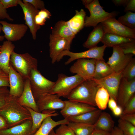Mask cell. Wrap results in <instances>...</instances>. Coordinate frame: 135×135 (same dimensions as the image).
Listing matches in <instances>:
<instances>
[{
  "label": "cell",
  "instance_id": "9a60e30c",
  "mask_svg": "<svg viewBox=\"0 0 135 135\" xmlns=\"http://www.w3.org/2000/svg\"><path fill=\"white\" fill-rule=\"evenodd\" d=\"M135 92V79L129 81L122 78L118 90L117 102L123 109Z\"/></svg>",
  "mask_w": 135,
  "mask_h": 135
},
{
  "label": "cell",
  "instance_id": "e0dca14e",
  "mask_svg": "<svg viewBox=\"0 0 135 135\" xmlns=\"http://www.w3.org/2000/svg\"><path fill=\"white\" fill-rule=\"evenodd\" d=\"M10 87L9 95L18 98L22 94L26 80L10 64L8 74Z\"/></svg>",
  "mask_w": 135,
  "mask_h": 135
},
{
  "label": "cell",
  "instance_id": "680465c9",
  "mask_svg": "<svg viewBox=\"0 0 135 135\" xmlns=\"http://www.w3.org/2000/svg\"><path fill=\"white\" fill-rule=\"evenodd\" d=\"M1 46L0 45V48L1 47Z\"/></svg>",
  "mask_w": 135,
  "mask_h": 135
},
{
  "label": "cell",
  "instance_id": "f546056e",
  "mask_svg": "<svg viewBox=\"0 0 135 135\" xmlns=\"http://www.w3.org/2000/svg\"><path fill=\"white\" fill-rule=\"evenodd\" d=\"M114 72L104 60H96L93 79H102Z\"/></svg>",
  "mask_w": 135,
  "mask_h": 135
},
{
  "label": "cell",
  "instance_id": "6f0895ef",
  "mask_svg": "<svg viewBox=\"0 0 135 135\" xmlns=\"http://www.w3.org/2000/svg\"><path fill=\"white\" fill-rule=\"evenodd\" d=\"M48 135H56L55 132H54V129H52Z\"/></svg>",
  "mask_w": 135,
  "mask_h": 135
},
{
  "label": "cell",
  "instance_id": "1f68e13d",
  "mask_svg": "<svg viewBox=\"0 0 135 135\" xmlns=\"http://www.w3.org/2000/svg\"><path fill=\"white\" fill-rule=\"evenodd\" d=\"M110 97V94L106 90L102 87H100L95 97L96 106L101 110H105L106 108Z\"/></svg>",
  "mask_w": 135,
  "mask_h": 135
},
{
  "label": "cell",
  "instance_id": "7402d4cb",
  "mask_svg": "<svg viewBox=\"0 0 135 135\" xmlns=\"http://www.w3.org/2000/svg\"><path fill=\"white\" fill-rule=\"evenodd\" d=\"M106 33L103 27L100 23L94 28L89 35L86 41L83 44L84 47L89 49L97 46L102 40Z\"/></svg>",
  "mask_w": 135,
  "mask_h": 135
},
{
  "label": "cell",
  "instance_id": "5b68a950",
  "mask_svg": "<svg viewBox=\"0 0 135 135\" xmlns=\"http://www.w3.org/2000/svg\"><path fill=\"white\" fill-rule=\"evenodd\" d=\"M89 11L90 15L86 16L84 27H94L100 23L112 17H115L118 14L116 11L109 12L106 11L100 5L98 0H93L90 4L85 6Z\"/></svg>",
  "mask_w": 135,
  "mask_h": 135
},
{
  "label": "cell",
  "instance_id": "f1b7e54d",
  "mask_svg": "<svg viewBox=\"0 0 135 135\" xmlns=\"http://www.w3.org/2000/svg\"><path fill=\"white\" fill-rule=\"evenodd\" d=\"M135 39L125 37L117 35L106 33L101 42L107 47H113L127 42L135 40Z\"/></svg>",
  "mask_w": 135,
  "mask_h": 135
},
{
  "label": "cell",
  "instance_id": "8fae6325",
  "mask_svg": "<svg viewBox=\"0 0 135 135\" xmlns=\"http://www.w3.org/2000/svg\"><path fill=\"white\" fill-rule=\"evenodd\" d=\"M122 72H114L103 78L92 80L99 87H102L106 90L110 97L113 98L117 102L118 90L122 77Z\"/></svg>",
  "mask_w": 135,
  "mask_h": 135
},
{
  "label": "cell",
  "instance_id": "484cf974",
  "mask_svg": "<svg viewBox=\"0 0 135 135\" xmlns=\"http://www.w3.org/2000/svg\"><path fill=\"white\" fill-rule=\"evenodd\" d=\"M86 12L83 9L75 11L74 15L69 20L66 21L68 26L76 35L84 27Z\"/></svg>",
  "mask_w": 135,
  "mask_h": 135
},
{
  "label": "cell",
  "instance_id": "4fadbf2b",
  "mask_svg": "<svg viewBox=\"0 0 135 135\" xmlns=\"http://www.w3.org/2000/svg\"><path fill=\"white\" fill-rule=\"evenodd\" d=\"M49 43L50 56L52 64L58 62L59 56L65 50H70L72 43L68 40L50 34Z\"/></svg>",
  "mask_w": 135,
  "mask_h": 135
},
{
  "label": "cell",
  "instance_id": "ab89813d",
  "mask_svg": "<svg viewBox=\"0 0 135 135\" xmlns=\"http://www.w3.org/2000/svg\"><path fill=\"white\" fill-rule=\"evenodd\" d=\"M9 95V90L8 87L0 88V108L5 104L6 98Z\"/></svg>",
  "mask_w": 135,
  "mask_h": 135
},
{
  "label": "cell",
  "instance_id": "836d02e7",
  "mask_svg": "<svg viewBox=\"0 0 135 135\" xmlns=\"http://www.w3.org/2000/svg\"><path fill=\"white\" fill-rule=\"evenodd\" d=\"M122 78L130 81L135 79V58H133L122 72Z\"/></svg>",
  "mask_w": 135,
  "mask_h": 135
},
{
  "label": "cell",
  "instance_id": "52a82bcc",
  "mask_svg": "<svg viewBox=\"0 0 135 135\" xmlns=\"http://www.w3.org/2000/svg\"><path fill=\"white\" fill-rule=\"evenodd\" d=\"M107 47L104 45L92 48L86 51L79 52H71L70 50H65L62 52L60 55L58 60L59 62L63 56H67L69 58L65 63L68 65L73 61L80 58L93 59L98 60H104L103 57L104 52Z\"/></svg>",
  "mask_w": 135,
  "mask_h": 135
},
{
  "label": "cell",
  "instance_id": "8992f818",
  "mask_svg": "<svg viewBox=\"0 0 135 135\" xmlns=\"http://www.w3.org/2000/svg\"><path fill=\"white\" fill-rule=\"evenodd\" d=\"M29 79L35 100L40 97L48 94L55 83L45 78L38 69L32 70Z\"/></svg>",
  "mask_w": 135,
  "mask_h": 135
},
{
  "label": "cell",
  "instance_id": "603a6c76",
  "mask_svg": "<svg viewBox=\"0 0 135 135\" xmlns=\"http://www.w3.org/2000/svg\"><path fill=\"white\" fill-rule=\"evenodd\" d=\"M32 120H28L20 124L0 131V135H32Z\"/></svg>",
  "mask_w": 135,
  "mask_h": 135
},
{
  "label": "cell",
  "instance_id": "816d5d0a",
  "mask_svg": "<svg viewBox=\"0 0 135 135\" xmlns=\"http://www.w3.org/2000/svg\"><path fill=\"white\" fill-rule=\"evenodd\" d=\"M128 0H112V2L116 6H126Z\"/></svg>",
  "mask_w": 135,
  "mask_h": 135
},
{
  "label": "cell",
  "instance_id": "7a4b0ae2",
  "mask_svg": "<svg viewBox=\"0 0 135 135\" xmlns=\"http://www.w3.org/2000/svg\"><path fill=\"white\" fill-rule=\"evenodd\" d=\"M99 88L92 80H84L72 90L67 98L72 102L95 107V96Z\"/></svg>",
  "mask_w": 135,
  "mask_h": 135
},
{
  "label": "cell",
  "instance_id": "d4e9b609",
  "mask_svg": "<svg viewBox=\"0 0 135 135\" xmlns=\"http://www.w3.org/2000/svg\"><path fill=\"white\" fill-rule=\"evenodd\" d=\"M102 110L97 108L82 114L66 118L70 122L94 125L102 112Z\"/></svg>",
  "mask_w": 135,
  "mask_h": 135
},
{
  "label": "cell",
  "instance_id": "7bdbcfd3",
  "mask_svg": "<svg viewBox=\"0 0 135 135\" xmlns=\"http://www.w3.org/2000/svg\"><path fill=\"white\" fill-rule=\"evenodd\" d=\"M120 118L128 122L135 126V113L122 114Z\"/></svg>",
  "mask_w": 135,
  "mask_h": 135
},
{
  "label": "cell",
  "instance_id": "681fc988",
  "mask_svg": "<svg viewBox=\"0 0 135 135\" xmlns=\"http://www.w3.org/2000/svg\"><path fill=\"white\" fill-rule=\"evenodd\" d=\"M7 122L5 119L0 116V131L8 128Z\"/></svg>",
  "mask_w": 135,
  "mask_h": 135
},
{
  "label": "cell",
  "instance_id": "83f0119b",
  "mask_svg": "<svg viewBox=\"0 0 135 135\" xmlns=\"http://www.w3.org/2000/svg\"><path fill=\"white\" fill-rule=\"evenodd\" d=\"M114 122L110 115L105 112H102L98 120L94 124V128L110 132L114 128Z\"/></svg>",
  "mask_w": 135,
  "mask_h": 135
},
{
  "label": "cell",
  "instance_id": "3957f363",
  "mask_svg": "<svg viewBox=\"0 0 135 135\" xmlns=\"http://www.w3.org/2000/svg\"><path fill=\"white\" fill-rule=\"evenodd\" d=\"M10 63L14 68L25 80L29 79L32 71L38 69V60L28 53L18 54L14 51Z\"/></svg>",
  "mask_w": 135,
  "mask_h": 135
},
{
  "label": "cell",
  "instance_id": "6da1fadb",
  "mask_svg": "<svg viewBox=\"0 0 135 135\" xmlns=\"http://www.w3.org/2000/svg\"><path fill=\"white\" fill-rule=\"evenodd\" d=\"M18 98L10 95L4 105L0 108V116L6 121L8 128L20 124L28 120H32L30 113L18 102Z\"/></svg>",
  "mask_w": 135,
  "mask_h": 135
},
{
  "label": "cell",
  "instance_id": "94428289",
  "mask_svg": "<svg viewBox=\"0 0 135 135\" xmlns=\"http://www.w3.org/2000/svg\"></svg>",
  "mask_w": 135,
  "mask_h": 135
},
{
  "label": "cell",
  "instance_id": "11a10c76",
  "mask_svg": "<svg viewBox=\"0 0 135 135\" xmlns=\"http://www.w3.org/2000/svg\"><path fill=\"white\" fill-rule=\"evenodd\" d=\"M2 26L0 24V33L2 30ZM4 36L0 35V41H2L4 39Z\"/></svg>",
  "mask_w": 135,
  "mask_h": 135
},
{
  "label": "cell",
  "instance_id": "c3c4849f",
  "mask_svg": "<svg viewBox=\"0 0 135 135\" xmlns=\"http://www.w3.org/2000/svg\"><path fill=\"white\" fill-rule=\"evenodd\" d=\"M108 108L112 110L118 106L116 101L113 98L110 97L108 104Z\"/></svg>",
  "mask_w": 135,
  "mask_h": 135
},
{
  "label": "cell",
  "instance_id": "2e32d148",
  "mask_svg": "<svg viewBox=\"0 0 135 135\" xmlns=\"http://www.w3.org/2000/svg\"><path fill=\"white\" fill-rule=\"evenodd\" d=\"M40 112L44 110H55L62 109L65 102L56 94H47L39 97L36 100Z\"/></svg>",
  "mask_w": 135,
  "mask_h": 135
},
{
  "label": "cell",
  "instance_id": "ba28073f",
  "mask_svg": "<svg viewBox=\"0 0 135 135\" xmlns=\"http://www.w3.org/2000/svg\"><path fill=\"white\" fill-rule=\"evenodd\" d=\"M96 59L80 58L76 61L70 68V72L76 74L84 80H92L94 72Z\"/></svg>",
  "mask_w": 135,
  "mask_h": 135
},
{
  "label": "cell",
  "instance_id": "277c9868",
  "mask_svg": "<svg viewBox=\"0 0 135 135\" xmlns=\"http://www.w3.org/2000/svg\"><path fill=\"white\" fill-rule=\"evenodd\" d=\"M84 80L77 74L68 76L63 74H59L57 80L48 94H56L60 97L67 98L72 90Z\"/></svg>",
  "mask_w": 135,
  "mask_h": 135
},
{
  "label": "cell",
  "instance_id": "d6a6232c",
  "mask_svg": "<svg viewBox=\"0 0 135 135\" xmlns=\"http://www.w3.org/2000/svg\"><path fill=\"white\" fill-rule=\"evenodd\" d=\"M117 20L120 23L132 29L135 30V13L128 11Z\"/></svg>",
  "mask_w": 135,
  "mask_h": 135
},
{
  "label": "cell",
  "instance_id": "74e56055",
  "mask_svg": "<svg viewBox=\"0 0 135 135\" xmlns=\"http://www.w3.org/2000/svg\"><path fill=\"white\" fill-rule=\"evenodd\" d=\"M135 113V96L130 98L123 109L122 114Z\"/></svg>",
  "mask_w": 135,
  "mask_h": 135
},
{
  "label": "cell",
  "instance_id": "8d00e7d4",
  "mask_svg": "<svg viewBox=\"0 0 135 135\" xmlns=\"http://www.w3.org/2000/svg\"><path fill=\"white\" fill-rule=\"evenodd\" d=\"M118 46L125 54H132L135 55V40L125 42Z\"/></svg>",
  "mask_w": 135,
  "mask_h": 135
},
{
  "label": "cell",
  "instance_id": "ee69618b",
  "mask_svg": "<svg viewBox=\"0 0 135 135\" xmlns=\"http://www.w3.org/2000/svg\"><path fill=\"white\" fill-rule=\"evenodd\" d=\"M6 19L11 22L14 20L8 14L6 9L4 7L0 0V19Z\"/></svg>",
  "mask_w": 135,
  "mask_h": 135
},
{
  "label": "cell",
  "instance_id": "9f6ffc18",
  "mask_svg": "<svg viewBox=\"0 0 135 135\" xmlns=\"http://www.w3.org/2000/svg\"><path fill=\"white\" fill-rule=\"evenodd\" d=\"M8 76L5 74L2 70L0 69V76Z\"/></svg>",
  "mask_w": 135,
  "mask_h": 135
},
{
  "label": "cell",
  "instance_id": "7dc6e473",
  "mask_svg": "<svg viewBox=\"0 0 135 135\" xmlns=\"http://www.w3.org/2000/svg\"><path fill=\"white\" fill-rule=\"evenodd\" d=\"M110 132L98 129H95L90 135H110Z\"/></svg>",
  "mask_w": 135,
  "mask_h": 135
},
{
  "label": "cell",
  "instance_id": "7c38bea8",
  "mask_svg": "<svg viewBox=\"0 0 135 135\" xmlns=\"http://www.w3.org/2000/svg\"><path fill=\"white\" fill-rule=\"evenodd\" d=\"M0 24L2 26V30L4 34V38L12 42L21 39L28 28V26L24 24H12L1 20Z\"/></svg>",
  "mask_w": 135,
  "mask_h": 135
},
{
  "label": "cell",
  "instance_id": "30bf717a",
  "mask_svg": "<svg viewBox=\"0 0 135 135\" xmlns=\"http://www.w3.org/2000/svg\"><path fill=\"white\" fill-rule=\"evenodd\" d=\"M100 23L106 33L135 39V30L130 29L123 25L119 22L115 17L110 18Z\"/></svg>",
  "mask_w": 135,
  "mask_h": 135
},
{
  "label": "cell",
  "instance_id": "91938a15",
  "mask_svg": "<svg viewBox=\"0 0 135 135\" xmlns=\"http://www.w3.org/2000/svg\"><path fill=\"white\" fill-rule=\"evenodd\" d=\"M1 48V47H0Z\"/></svg>",
  "mask_w": 135,
  "mask_h": 135
},
{
  "label": "cell",
  "instance_id": "f907efd6",
  "mask_svg": "<svg viewBox=\"0 0 135 135\" xmlns=\"http://www.w3.org/2000/svg\"><path fill=\"white\" fill-rule=\"evenodd\" d=\"M123 109L119 106H117L112 111L114 115L116 116H120L122 114Z\"/></svg>",
  "mask_w": 135,
  "mask_h": 135
},
{
  "label": "cell",
  "instance_id": "60d3db41",
  "mask_svg": "<svg viewBox=\"0 0 135 135\" xmlns=\"http://www.w3.org/2000/svg\"><path fill=\"white\" fill-rule=\"evenodd\" d=\"M24 3H29L32 5L36 9H41L45 8V4L43 1L40 0H23Z\"/></svg>",
  "mask_w": 135,
  "mask_h": 135
},
{
  "label": "cell",
  "instance_id": "44dd1931",
  "mask_svg": "<svg viewBox=\"0 0 135 135\" xmlns=\"http://www.w3.org/2000/svg\"><path fill=\"white\" fill-rule=\"evenodd\" d=\"M26 107L29 111L31 115L32 121V131L33 134L38 130L46 118L49 116H55L58 115V114L56 112V110H44L40 112L29 108Z\"/></svg>",
  "mask_w": 135,
  "mask_h": 135
},
{
  "label": "cell",
  "instance_id": "cb8c5ba5",
  "mask_svg": "<svg viewBox=\"0 0 135 135\" xmlns=\"http://www.w3.org/2000/svg\"><path fill=\"white\" fill-rule=\"evenodd\" d=\"M51 34L64 38L71 43L76 36L66 21L63 20L59 21L56 23L52 30Z\"/></svg>",
  "mask_w": 135,
  "mask_h": 135
},
{
  "label": "cell",
  "instance_id": "ffe728a7",
  "mask_svg": "<svg viewBox=\"0 0 135 135\" xmlns=\"http://www.w3.org/2000/svg\"><path fill=\"white\" fill-rule=\"evenodd\" d=\"M18 101L22 106L40 112L32 94L29 79L26 80L24 90L21 96L18 98Z\"/></svg>",
  "mask_w": 135,
  "mask_h": 135
},
{
  "label": "cell",
  "instance_id": "f35d334b",
  "mask_svg": "<svg viewBox=\"0 0 135 135\" xmlns=\"http://www.w3.org/2000/svg\"><path fill=\"white\" fill-rule=\"evenodd\" d=\"M55 132L56 135H75L72 130L66 124L60 125Z\"/></svg>",
  "mask_w": 135,
  "mask_h": 135
},
{
  "label": "cell",
  "instance_id": "4dcf8cb0",
  "mask_svg": "<svg viewBox=\"0 0 135 135\" xmlns=\"http://www.w3.org/2000/svg\"><path fill=\"white\" fill-rule=\"evenodd\" d=\"M67 125L75 135H90L94 129V125L84 123L70 122Z\"/></svg>",
  "mask_w": 135,
  "mask_h": 135
},
{
  "label": "cell",
  "instance_id": "5bb4252c",
  "mask_svg": "<svg viewBox=\"0 0 135 135\" xmlns=\"http://www.w3.org/2000/svg\"><path fill=\"white\" fill-rule=\"evenodd\" d=\"M18 4L22 10L25 24L29 28L33 39L35 40L36 32L40 28V26L36 24L35 22V16L39 10L35 8L31 4L24 3L21 0H19Z\"/></svg>",
  "mask_w": 135,
  "mask_h": 135
},
{
  "label": "cell",
  "instance_id": "e575fe53",
  "mask_svg": "<svg viewBox=\"0 0 135 135\" xmlns=\"http://www.w3.org/2000/svg\"><path fill=\"white\" fill-rule=\"evenodd\" d=\"M118 123V128L124 135H135V126L120 118Z\"/></svg>",
  "mask_w": 135,
  "mask_h": 135
},
{
  "label": "cell",
  "instance_id": "d6986e66",
  "mask_svg": "<svg viewBox=\"0 0 135 135\" xmlns=\"http://www.w3.org/2000/svg\"><path fill=\"white\" fill-rule=\"evenodd\" d=\"M14 45L12 42H4L0 50V69L8 75L11 54L14 51Z\"/></svg>",
  "mask_w": 135,
  "mask_h": 135
},
{
  "label": "cell",
  "instance_id": "9c48e42d",
  "mask_svg": "<svg viewBox=\"0 0 135 135\" xmlns=\"http://www.w3.org/2000/svg\"><path fill=\"white\" fill-rule=\"evenodd\" d=\"M112 48V54L107 63L114 72H121L132 59L134 55L124 54L118 46Z\"/></svg>",
  "mask_w": 135,
  "mask_h": 135
},
{
  "label": "cell",
  "instance_id": "4316f807",
  "mask_svg": "<svg viewBox=\"0 0 135 135\" xmlns=\"http://www.w3.org/2000/svg\"><path fill=\"white\" fill-rule=\"evenodd\" d=\"M51 116L46 118L36 132L32 135H48L55 127L62 124H67L70 122L66 118L58 121L53 120Z\"/></svg>",
  "mask_w": 135,
  "mask_h": 135
},
{
  "label": "cell",
  "instance_id": "d590c367",
  "mask_svg": "<svg viewBox=\"0 0 135 135\" xmlns=\"http://www.w3.org/2000/svg\"><path fill=\"white\" fill-rule=\"evenodd\" d=\"M51 16L50 12L45 8L40 10L35 16L36 24L40 26L44 25L46 20L50 18Z\"/></svg>",
  "mask_w": 135,
  "mask_h": 135
},
{
  "label": "cell",
  "instance_id": "bcb514c9",
  "mask_svg": "<svg viewBox=\"0 0 135 135\" xmlns=\"http://www.w3.org/2000/svg\"><path fill=\"white\" fill-rule=\"evenodd\" d=\"M10 86L8 76H0V88Z\"/></svg>",
  "mask_w": 135,
  "mask_h": 135
},
{
  "label": "cell",
  "instance_id": "f6af8a7d",
  "mask_svg": "<svg viewBox=\"0 0 135 135\" xmlns=\"http://www.w3.org/2000/svg\"><path fill=\"white\" fill-rule=\"evenodd\" d=\"M130 11H135V0H128L124 10L125 12Z\"/></svg>",
  "mask_w": 135,
  "mask_h": 135
},
{
  "label": "cell",
  "instance_id": "b9f144b4",
  "mask_svg": "<svg viewBox=\"0 0 135 135\" xmlns=\"http://www.w3.org/2000/svg\"><path fill=\"white\" fill-rule=\"evenodd\" d=\"M4 7L6 9L14 6L18 4L19 0H0Z\"/></svg>",
  "mask_w": 135,
  "mask_h": 135
},
{
  "label": "cell",
  "instance_id": "f5cc1de1",
  "mask_svg": "<svg viewBox=\"0 0 135 135\" xmlns=\"http://www.w3.org/2000/svg\"><path fill=\"white\" fill-rule=\"evenodd\" d=\"M111 135H124L122 131L118 127H114L110 132Z\"/></svg>",
  "mask_w": 135,
  "mask_h": 135
},
{
  "label": "cell",
  "instance_id": "db71d44e",
  "mask_svg": "<svg viewBox=\"0 0 135 135\" xmlns=\"http://www.w3.org/2000/svg\"><path fill=\"white\" fill-rule=\"evenodd\" d=\"M93 0H82V1L83 4L85 6L90 4Z\"/></svg>",
  "mask_w": 135,
  "mask_h": 135
},
{
  "label": "cell",
  "instance_id": "ac0fdd59",
  "mask_svg": "<svg viewBox=\"0 0 135 135\" xmlns=\"http://www.w3.org/2000/svg\"><path fill=\"white\" fill-rule=\"evenodd\" d=\"M65 105L60 113L64 118L77 116L97 109L95 107L68 100L64 101Z\"/></svg>",
  "mask_w": 135,
  "mask_h": 135
}]
</instances>
